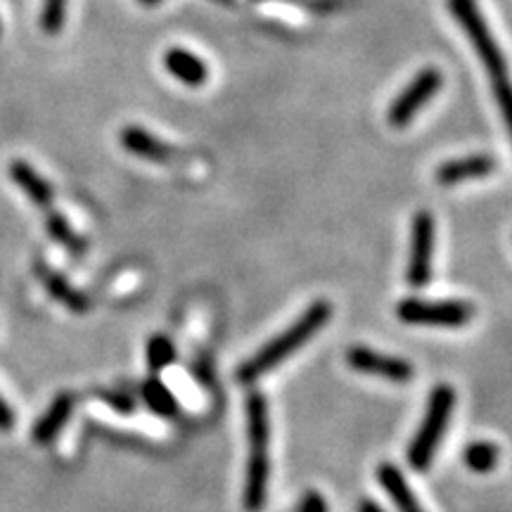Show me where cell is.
I'll use <instances>...</instances> for the list:
<instances>
[{
  "label": "cell",
  "mask_w": 512,
  "mask_h": 512,
  "mask_svg": "<svg viewBox=\"0 0 512 512\" xmlns=\"http://www.w3.org/2000/svg\"><path fill=\"white\" fill-rule=\"evenodd\" d=\"M0 36H3V22H0Z\"/></svg>",
  "instance_id": "29"
},
{
  "label": "cell",
  "mask_w": 512,
  "mask_h": 512,
  "mask_svg": "<svg viewBox=\"0 0 512 512\" xmlns=\"http://www.w3.org/2000/svg\"><path fill=\"white\" fill-rule=\"evenodd\" d=\"M247 434L249 458L242 503L247 512H261L268 503V486H271V420H268V401L261 392L247 396Z\"/></svg>",
  "instance_id": "1"
},
{
  "label": "cell",
  "mask_w": 512,
  "mask_h": 512,
  "mask_svg": "<svg viewBox=\"0 0 512 512\" xmlns=\"http://www.w3.org/2000/svg\"><path fill=\"white\" fill-rule=\"evenodd\" d=\"M98 394H100L102 401L110 403V406H114L121 413H128V411H133V408H136V401H133L128 394H119V392H98Z\"/></svg>",
  "instance_id": "23"
},
{
  "label": "cell",
  "mask_w": 512,
  "mask_h": 512,
  "mask_svg": "<svg viewBox=\"0 0 512 512\" xmlns=\"http://www.w3.org/2000/svg\"><path fill=\"white\" fill-rule=\"evenodd\" d=\"M496 171V159L491 155H470L451 159V162L441 164L437 169L439 185H456L472 178H486Z\"/></svg>",
  "instance_id": "12"
},
{
  "label": "cell",
  "mask_w": 512,
  "mask_h": 512,
  "mask_svg": "<svg viewBox=\"0 0 512 512\" xmlns=\"http://www.w3.org/2000/svg\"><path fill=\"white\" fill-rule=\"evenodd\" d=\"M441 86H444V74H441L437 67H427L415 74V79L403 88L399 98H396L392 102V107H389V124L394 128H403L411 124V121L418 117L422 107L441 91Z\"/></svg>",
  "instance_id": "6"
},
{
  "label": "cell",
  "mask_w": 512,
  "mask_h": 512,
  "mask_svg": "<svg viewBox=\"0 0 512 512\" xmlns=\"http://www.w3.org/2000/svg\"><path fill=\"white\" fill-rule=\"evenodd\" d=\"M491 88H494V98L498 102V110H501V114H503V121H505V126H508V133L512 140V81L498 83V86H491Z\"/></svg>",
  "instance_id": "21"
},
{
  "label": "cell",
  "mask_w": 512,
  "mask_h": 512,
  "mask_svg": "<svg viewBox=\"0 0 512 512\" xmlns=\"http://www.w3.org/2000/svg\"><path fill=\"white\" fill-rule=\"evenodd\" d=\"M64 17H67V0H43L41 15H38V24H41L43 34H60L64 27Z\"/></svg>",
  "instance_id": "20"
},
{
  "label": "cell",
  "mask_w": 512,
  "mask_h": 512,
  "mask_svg": "<svg viewBox=\"0 0 512 512\" xmlns=\"http://www.w3.org/2000/svg\"><path fill=\"white\" fill-rule=\"evenodd\" d=\"M475 306L463 299H403L396 306V316L408 325H427V328H465L475 318Z\"/></svg>",
  "instance_id": "5"
},
{
  "label": "cell",
  "mask_w": 512,
  "mask_h": 512,
  "mask_svg": "<svg viewBox=\"0 0 512 512\" xmlns=\"http://www.w3.org/2000/svg\"><path fill=\"white\" fill-rule=\"evenodd\" d=\"M294 512H328V501L318 491H306L294 505Z\"/></svg>",
  "instance_id": "22"
},
{
  "label": "cell",
  "mask_w": 512,
  "mask_h": 512,
  "mask_svg": "<svg viewBox=\"0 0 512 512\" xmlns=\"http://www.w3.org/2000/svg\"><path fill=\"white\" fill-rule=\"evenodd\" d=\"M498 456H501V451H498V446L491 444V441H472V444L465 446L463 463L470 467L472 472L486 475V472H491L498 465Z\"/></svg>",
  "instance_id": "18"
},
{
  "label": "cell",
  "mask_w": 512,
  "mask_h": 512,
  "mask_svg": "<svg viewBox=\"0 0 512 512\" xmlns=\"http://www.w3.org/2000/svg\"><path fill=\"white\" fill-rule=\"evenodd\" d=\"M377 482L384 486V491H387L399 512H425L411 491V486H408L406 477L401 475V470L396 465L382 463L377 467Z\"/></svg>",
  "instance_id": "15"
},
{
  "label": "cell",
  "mask_w": 512,
  "mask_h": 512,
  "mask_svg": "<svg viewBox=\"0 0 512 512\" xmlns=\"http://www.w3.org/2000/svg\"><path fill=\"white\" fill-rule=\"evenodd\" d=\"M10 178H12V183H15L17 188L36 204L38 209H43V211L53 209V200H55L53 185H50L46 178L38 174V171L29 162H24V159H15V162L10 164Z\"/></svg>",
  "instance_id": "11"
},
{
  "label": "cell",
  "mask_w": 512,
  "mask_h": 512,
  "mask_svg": "<svg viewBox=\"0 0 512 512\" xmlns=\"http://www.w3.org/2000/svg\"><path fill=\"white\" fill-rule=\"evenodd\" d=\"M356 512H387V510H384L382 505H377L375 501H370V498H363V501L356 505Z\"/></svg>",
  "instance_id": "26"
},
{
  "label": "cell",
  "mask_w": 512,
  "mask_h": 512,
  "mask_svg": "<svg viewBox=\"0 0 512 512\" xmlns=\"http://www.w3.org/2000/svg\"><path fill=\"white\" fill-rule=\"evenodd\" d=\"M74 411V394L62 392L57 394L53 403L48 406V411L36 420L34 430H31V439L36 441L38 446H48L60 437V432L64 430L69 418H72Z\"/></svg>",
  "instance_id": "10"
},
{
  "label": "cell",
  "mask_w": 512,
  "mask_h": 512,
  "mask_svg": "<svg viewBox=\"0 0 512 512\" xmlns=\"http://www.w3.org/2000/svg\"><path fill=\"white\" fill-rule=\"evenodd\" d=\"M434 256V216L430 211H418L411 228V254H408V285L422 290L432 278Z\"/></svg>",
  "instance_id": "7"
},
{
  "label": "cell",
  "mask_w": 512,
  "mask_h": 512,
  "mask_svg": "<svg viewBox=\"0 0 512 512\" xmlns=\"http://www.w3.org/2000/svg\"><path fill=\"white\" fill-rule=\"evenodd\" d=\"M285 3L299 5V8H306L311 12H330L337 8V0H285Z\"/></svg>",
  "instance_id": "24"
},
{
  "label": "cell",
  "mask_w": 512,
  "mask_h": 512,
  "mask_svg": "<svg viewBox=\"0 0 512 512\" xmlns=\"http://www.w3.org/2000/svg\"><path fill=\"white\" fill-rule=\"evenodd\" d=\"M143 399L152 413L162 415V418H176L178 415V401L171 394V389L166 387L162 380H147L143 384Z\"/></svg>",
  "instance_id": "17"
},
{
  "label": "cell",
  "mask_w": 512,
  "mask_h": 512,
  "mask_svg": "<svg viewBox=\"0 0 512 512\" xmlns=\"http://www.w3.org/2000/svg\"><path fill=\"white\" fill-rule=\"evenodd\" d=\"M140 3H143V5H147V8H150V5H159V3H162V0H140Z\"/></svg>",
  "instance_id": "27"
},
{
  "label": "cell",
  "mask_w": 512,
  "mask_h": 512,
  "mask_svg": "<svg viewBox=\"0 0 512 512\" xmlns=\"http://www.w3.org/2000/svg\"><path fill=\"white\" fill-rule=\"evenodd\" d=\"M456 408V392L448 384H437L432 389L430 401H427L425 420H422L420 430L415 432V437L408 446V465L415 472L427 470L432 465L434 456H437L441 439L448 430V422H451V413Z\"/></svg>",
  "instance_id": "3"
},
{
  "label": "cell",
  "mask_w": 512,
  "mask_h": 512,
  "mask_svg": "<svg viewBox=\"0 0 512 512\" xmlns=\"http://www.w3.org/2000/svg\"><path fill=\"white\" fill-rule=\"evenodd\" d=\"M176 361V349L166 335H155L147 342V366L150 370H164Z\"/></svg>",
  "instance_id": "19"
},
{
  "label": "cell",
  "mask_w": 512,
  "mask_h": 512,
  "mask_svg": "<svg viewBox=\"0 0 512 512\" xmlns=\"http://www.w3.org/2000/svg\"><path fill=\"white\" fill-rule=\"evenodd\" d=\"M219 3H226L228 5V3H233V0H219Z\"/></svg>",
  "instance_id": "28"
},
{
  "label": "cell",
  "mask_w": 512,
  "mask_h": 512,
  "mask_svg": "<svg viewBox=\"0 0 512 512\" xmlns=\"http://www.w3.org/2000/svg\"><path fill=\"white\" fill-rule=\"evenodd\" d=\"M36 275L43 280V285H46L50 297H55L57 302H62L69 311L86 313L88 309H91V302H88L86 294L74 290V287L69 285V280L64 278L62 273L50 271V268L43 264V261H36Z\"/></svg>",
  "instance_id": "14"
},
{
  "label": "cell",
  "mask_w": 512,
  "mask_h": 512,
  "mask_svg": "<svg viewBox=\"0 0 512 512\" xmlns=\"http://www.w3.org/2000/svg\"><path fill=\"white\" fill-rule=\"evenodd\" d=\"M12 425H15V413H12V408L0 396V430H12Z\"/></svg>",
  "instance_id": "25"
},
{
  "label": "cell",
  "mask_w": 512,
  "mask_h": 512,
  "mask_svg": "<svg viewBox=\"0 0 512 512\" xmlns=\"http://www.w3.org/2000/svg\"><path fill=\"white\" fill-rule=\"evenodd\" d=\"M332 316V306L325 299L313 302L302 316H299L285 332H280L278 337H273L271 342L264 344L249 361L242 363L238 368V382L240 384H252L261 380L266 373H271L273 368H278L287 356H292L294 351L302 349L309 339L328 325Z\"/></svg>",
  "instance_id": "2"
},
{
  "label": "cell",
  "mask_w": 512,
  "mask_h": 512,
  "mask_svg": "<svg viewBox=\"0 0 512 512\" xmlns=\"http://www.w3.org/2000/svg\"><path fill=\"white\" fill-rule=\"evenodd\" d=\"M121 145H124L126 152H131L133 157H140L145 159V162H155V164H169L178 159V152L176 147L166 145L164 140H159L157 136H152V133H147L145 128L140 126H126L124 131H121Z\"/></svg>",
  "instance_id": "9"
},
{
  "label": "cell",
  "mask_w": 512,
  "mask_h": 512,
  "mask_svg": "<svg viewBox=\"0 0 512 512\" xmlns=\"http://www.w3.org/2000/svg\"><path fill=\"white\" fill-rule=\"evenodd\" d=\"M46 230H48L50 238H53L55 242H60V245L67 249L72 256L86 254V240H83L81 235L76 233L72 226H69V221L64 219L57 209L46 211Z\"/></svg>",
  "instance_id": "16"
},
{
  "label": "cell",
  "mask_w": 512,
  "mask_h": 512,
  "mask_svg": "<svg viewBox=\"0 0 512 512\" xmlns=\"http://www.w3.org/2000/svg\"><path fill=\"white\" fill-rule=\"evenodd\" d=\"M448 10L456 17L460 29L465 31V36L470 38L472 48L482 60L486 74H489L491 83H501L510 79L508 62H505V55L501 46H498L496 36L491 34L489 24L479 10L477 0H448Z\"/></svg>",
  "instance_id": "4"
},
{
  "label": "cell",
  "mask_w": 512,
  "mask_h": 512,
  "mask_svg": "<svg viewBox=\"0 0 512 512\" xmlns=\"http://www.w3.org/2000/svg\"><path fill=\"white\" fill-rule=\"evenodd\" d=\"M164 69L174 76L176 81L185 83V86L197 88L204 86L209 79V69L200 57L185 48H169L164 53Z\"/></svg>",
  "instance_id": "13"
},
{
  "label": "cell",
  "mask_w": 512,
  "mask_h": 512,
  "mask_svg": "<svg viewBox=\"0 0 512 512\" xmlns=\"http://www.w3.org/2000/svg\"><path fill=\"white\" fill-rule=\"evenodd\" d=\"M347 363L351 370H356V373L382 377V380L394 384H408L415 375V368L406 361V358L380 354V351L368 347H351L347 351Z\"/></svg>",
  "instance_id": "8"
}]
</instances>
